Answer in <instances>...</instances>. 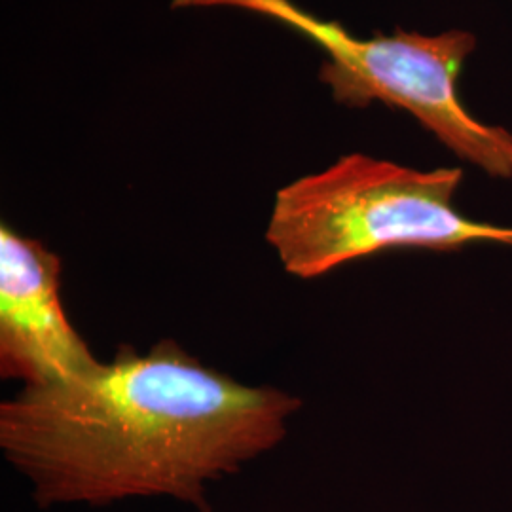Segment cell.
<instances>
[{"mask_svg":"<svg viewBox=\"0 0 512 512\" xmlns=\"http://www.w3.org/2000/svg\"><path fill=\"white\" fill-rule=\"evenodd\" d=\"M463 169H416L361 152L275 194L266 241L287 274L317 279L397 249L452 253L476 243L512 249V226L456 207Z\"/></svg>","mask_w":512,"mask_h":512,"instance_id":"cell-2","label":"cell"},{"mask_svg":"<svg viewBox=\"0 0 512 512\" xmlns=\"http://www.w3.org/2000/svg\"><path fill=\"white\" fill-rule=\"evenodd\" d=\"M61 258L42 241L0 228V376L23 387L65 384L101 361L61 302Z\"/></svg>","mask_w":512,"mask_h":512,"instance_id":"cell-4","label":"cell"},{"mask_svg":"<svg viewBox=\"0 0 512 512\" xmlns=\"http://www.w3.org/2000/svg\"><path fill=\"white\" fill-rule=\"evenodd\" d=\"M173 8H239L287 25L325 54L319 80L338 105L366 109L372 103L410 112L423 128L467 164L494 179H512V133L473 116L461 103L458 78L475 52L476 37L463 29L421 35H351L291 0H171Z\"/></svg>","mask_w":512,"mask_h":512,"instance_id":"cell-3","label":"cell"},{"mask_svg":"<svg viewBox=\"0 0 512 512\" xmlns=\"http://www.w3.org/2000/svg\"><path fill=\"white\" fill-rule=\"evenodd\" d=\"M300 399L247 385L162 340L65 384L0 404V448L40 507L171 497L209 512L207 490L272 452Z\"/></svg>","mask_w":512,"mask_h":512,"instance_id":"cell-1","label":"cell"}]
</instances>
